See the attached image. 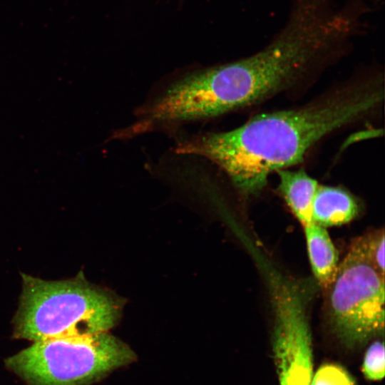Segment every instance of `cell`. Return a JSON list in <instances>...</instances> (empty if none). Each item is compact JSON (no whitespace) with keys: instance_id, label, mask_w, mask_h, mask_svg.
Returning <instances> with one entry per match:
<instances>
[{"instance_id":"ba28073f","label":"cell","mask_w":385,"mask_h":385,"mask_svg":"<svg viewBox=\"0 0 385 385\" xmlns=\"http://www.w3.org/2000/svg\"><path fill=\"white\" fill-rule=\"evenodd\" d=\"M357 212V202L349 192L319 185L312 204L314 222L324 227L340 225L352 220Z\"/></svg>"},{"instance_id":"6da1fadb","label":"cell","mask_w":385,"mask_h":385,"mask_svg":"<svg viewBox=\"0 0 385 385\" xmlns=\"http://www.w3.org/2000/svg\"><path fill=\"white\" fill-rule=\"evenodd\" d=\"M384 98L379 81L339 90L302 107L265 113L231 130L178 143L176 152L218 165L243 195L260 192L270 175L302 162L318 141L360 120Z\"/></svg>"},{"instance_id":"52a82bcc","label":"cell","mask_w":385,"mask_h":385,"mask_svg":"<svg viewBox=\"0 0 385 385\" xmlns=\"http://www.w3.org/2000/svg\"><path fill=\"white\" fill-rule=\"evenodd\" d=\"M278 189L288 207L302 226L313 222L312 204L318 182L302 170L277 172Z\"/></svg>"},{"instance_id":"7a4b0ae2","label":"cell","mask_w":385,"mask_h":385,"mask_svg":"<svg viewBox=\"0 0 385 385\" xmlns=\"http://www.w3.org/2000/svg\"><path fill=\"white\" fill-rule=\"evenodd\" d=\"M285 68L267 53L186 75L140 108L128 137L157 127L202 120L260 103L291 87Z\"/></svg>"},{"instance_id":"277c9868","label":"cell","mask_w":385,"mask_h":385,"mask_svg":"<svg viewBox=\"0 0 385 385\" xmlns=\"http://www.w3.org/2000/svg\"><path fill=\"white\" fill-rule=\"evenodd\" d=\"M135 359L127 344L103 332L35 342L5 364L26 385H90Z\"/></svg>"},{"instance_id":"8992f818","label":"cell","mask_w":385,"mask_h":385,"mask_svg":"<svg viewBox=\"0 0 385 385\" xmlns=\"http://www.w3.org/2000/svg\"><path fill=\"white\" fill-rule=\"evenodd\" d=\"M274 316L273 354L279 385H311L312 343L305 295L279 274L270 279Z\"/></svg>"},{"instance_id":"5b68a950","label":"cell","mask_w":385,"mask_h":385,"mask_svg":"<svg viewBox=\"0 0 385 385\" xmlns=\"http://www.w3.org/2000/svg\"><path fill=\"white\" fill-rule=\"evenodd\" d=\"M329 289L334 331L349 346L362 344L384 328V275L368 252L367 235L354 240Z\"/></svg>"},{"instance_id":"8fae6325","label":"cell","mask_w":385,"mask_h":385,"mask_svg":"<svg viewBox=\"0 0 385 385\" xmlns=\"http://www.w3.org/2000/svg\"><path fill=\"white\" fill-rule=\"evenodd\" d=\"M311 385H355L350 375L336 364L322 366L315 374Z\"/></svg>"},{"instance_id":"7c38bea8","label":"cell","mask_w":385,"mask_h":385,"mask_svg":"<svg viewBox=\"0 0 385 385\" xmlns=\"http://www.w3.org/2000/svg\"><path fill=\"white\" fill-rule=\"evenodd\" d=\"M368 252L376 268L384 275V230L367 235Z\"/></svg>"},{"instance_id":"3957f363","label":"cell","mask_w":385,"mask_h":385,"mask_svg":"<svg viewBox=\"0 0 385 385\" xmlns=\"http://www.w3.org/2000/svg\"><path fill=\"white\" fill-rule=\"evenodd\" d=\"M22 292L14 318V336L34 342L107 332L120 318L123 299L75 278L46 281L22 274Z\"/></svg>"},{"instance_id":"9c48e42d","label":"cell","mask_w":385,"mask_h":385,"mask_svg":"<svg viewBox=\"0 0 385 385\" xmlns=\"http://www.w3.org/2000/svg\"><path fill=\"white\" fill-rule=\"evenodd\" d=\"M302 227L312 272L318 283L327 289L339 265L337 251L325 227L314 222Z\"/></svg>"},{"instance_id":"30bf717a","label":"cell","mask_w":385,"mask_h":385,"mask_svg":"<svg viewBox=\"0 0 385 385\" xmlns=\"http://www.w3.org/2000/svg\"><path fill=\"white\" fill-rule=\"evenodd\" d=\"M384 346L381 341L372 343L367 349L363 363L362 371L372 381L381 380L384 376Z\"/></svg>"}]
</instances>
